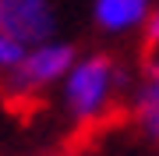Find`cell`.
<instances>
[{"label": "cell", "instance_id": "obj_6", "mask_svg": "<svg viewBox=\"0 0 159 156\" xmlns=\"http://www.w3.org/2000/svg\"><path fill=\"white\" fill-rule=\"evenodd\" d=\"M25 50H29V46H21L14 35L0 32V71H11V68H18V64H21V57H25Z\"/></svg>", "mask_w": 159, "mask_h": 156}, {"label": "cell", "instance_id": "obj_2", "mask_svg": "<svg viewBox=\"0 0 159 156\" xmlns=\"http://www.w3.org/2000/svg\"><path fill=\"white\" fill-rule=\"evenodd\" d=\"M74 64V46L60 39H46L35 43V46L25 50V57L18 68L7 71V92H35V89H46L53 82H64V75Z\"/></svg>", "mask_w": 159, "mask_h": 156}, {"label": "cell", "instance_id": "obj_4", "mask_svg": "<svg viewBox=\"0 0 159 156\" xmlns=\"http://www.w3.org/2000/svg\"><path fill=\"white\" fill-rule=\"evenodd\" d=\"M96 25L106 32H124L134 25H145L148 0H96Z\"/></svg>", "mask_w": 159, "mask_h": 156}, {"label": "cell", "instance_id": "obj_8", "mask_svg": "<svg viewBox=\"0 0 159 156\" xmlns=\"http://www.w3.org/2000/svg\"><path fill=\"white\" fill-rule=\"evenodd\" d=\"M145 78L159 82V57H156V53H152V57H148V64H145Z\"/></svg>", "mask_w": 159, "mask_h": 156}, {"label": "cell", "instance_id": "obj_3", "mask_svg": "<svg viewBox=\"0 0 159 156\" xmlns=\"http://www.w3.org/2000/svg\"><path fill=\"white\" fill-rule=\"evenodd\" d=\"M0 32L14 35L21 46L53 39L57 11L50 0H0Z\"/></svg>", "mask_w": 159, "mask_h": 156}, {"label": "cell", "instance_id": "obj_5", "mask_svg": "<svg viewBox=\"0 0 159 156\" xmlns=\"http://www.w3.org/2000/svg\"><path fill=\"white\" fill-rule=\"evenodd\" d=\"M131 110H134L138 131H142L152 145H159V82L145 78L142 89L134 92V106H131Z\"/></svg>", "mask_w": 159, "mask_h": 156}, {"label": "cell", "instance_id": "obj_1", "mask_svg": "<svg viewBox=\"0 0 159 156\" xmlns=\"http://www.w3.org/2000/svg\"><path fill=\"white\" fill-rule=\"evenodd\" d=\"M120 82L124 75L117 71L113 57H106V53L81 57L64 75V106L74 121H96L99 114H106Z\"/></svg>", "mask_w": 159, "mask_h": 156}, {"label": "cell", "instance_id": "obj_7", "mask_svg": "<svg viewBox=\"0 0 159 156\" xmlns=\"http://www.w3.org/2000/svg\"><path fill=\"white\" fill-rule=\"evenodd\" d=\"M145 50L148 53L159 50V7L148 11V18H145Z\"/></svg>", "mask_w": 159, "mask_h": 156}]
</instances>
